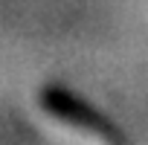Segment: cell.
I'll return each mask as SVG.
<instances>
[{
	"mask_svg": "<svg viewBox=\"0 0 148 145\" xmlns=\"http://www.w3.org/2000/svg\"><path fill=\"white\" fill-rule=\"evenodd\" d=\"M38 110L41 116L58 128L61 133L73 136V139H90V142H116L119 133L84 102H79L73 93L49 84L38 93Z\"/></svg>",
	"mask_w": 148,
	"mask_h": 145,
	"instance_id": "1",
	"label": "cell"
}]
</instances>
